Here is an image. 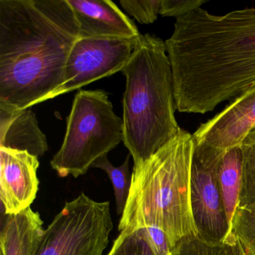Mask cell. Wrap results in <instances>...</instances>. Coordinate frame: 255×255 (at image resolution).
Here are the masks:
<instances>
[{"instance_id":"cell-12","label":"cell","mask_w":255,"mask_h":255,"mask_svg":"<svg viewBox=\"0 0 255 255\" xmlns=\"http://www.w3.org/2000/svg\"><path fill=\"white\" fill-rule=\"evenodd\" d=\"M0 147L27 151L38 158L44 156L48 142L32 109L0 108Z\"/></svg>"},{"instance_id":"cell-6","label":"cell","mask_w":255,"mask_h":255,"mask_svg":"<svg viewBox=\"0 0 255 255\" xmlns=\"http://www.w3.org/2000/svg\"><path fill=\"white\" fill-rule=\"evenodd\" d=\"M113 229L110 203L81 193L44 230L35 255H104Z\"/></svg>"},{"instance_id":"cell-23","label":"cell","mask_w":255,"mask_h":255,"mask_svg":"<svg viewBox=\"0 0 255 255\" xmlns=\"http://www.w3.org/2000/svg\"><path fill=\"white\" fill-rule=\"evenodd\" d=\"M225 245L230 248L232 255H248L240 242L234 236H231Z\"/></svg>"},{"instance_id":"cell-18","label":"cell","mask_w":255,"mask_h":255,"mask_svg":"<svg viewBox=\"0 0 255 255\" xmlns=\"http://www.w3.org/2000/svg\"><path fill=\"white\" fill-rule=\"evenodd\" d=\"M107 255H153L145 240L135 231L130 234L120 233Z\"/></svg>"},{"instance_id":"cell-11","label":"cell","mask_w":255,"mask_h":255,"mask_svg":"<svg viewBox=\"0 0 255 255\" xmlns=\"http://www.w3.org/2000/svg\"><path fill=\"white\" fill-rule=\"evenodd\" d=\"M80 26L81 38H139L138 28L111 0H67Z\"/></svg>"},{"instance_id":"cell-15","label":"cell","mask_w":255,"mask_h":255,"mask_svg":"<svg viewBox=\"0 0 255 255\" xmlns=\"http://www.w3.org/2000/svg\"><path fill=\"white\" fill-rule=\"evenodd\" d=\"M128 154L124 163L120 166H114L109 160L108 156L98 159L92 168H100L105 171L113 185L116 198V210L118 215L122 216L125 210L131 186V175L129 174V159Z\"/></svg>"},{"instance_id":"cell-2","label":"cell","mask_w":255,"mask_h":255,"mask_svg":"<svg viewBox=\"0 0 255 255\" xmlns=\"http://www.w3.org/2000/svg\"><path fill=\"white\" fill-rule=\"evenodd\" d=\"M80 34L67 0H0V108L43 103L64 83Z\"/></svg>"},{"instance_id":"cell-16","label":"cell","mask_w":255,"mask_h":255,"mask_svg":"<svg viewBox=\"0 0 255 255\" xmlns=\"http://www.w3.org/2000/svg\"><path fill=\"white\" fill-rule=\"evenodd\" d=\"M232 235L240 242L248 255H255V202L237 208L231 225Z\"/></svg>"},{"instance_id":"cell-22","label":"cell","mask_w":255,"mask_h":255,"mask_svg":"<svg viewBox=\"0 0 255 255\" xmlns=\"http://www.w3.org/2000/svg\"><path fill=\"white\" fill-rule=\"evenodd\" d=\"M207 2L206 0H161L159 14L177 19L201 8Z\"/></svg>"},{"instance_id":"cell-7","label":"cell","mask_w":255,"mask_h":255,"mask_svg":"<svg viewBox=\"0 0 255 255\" xmlns=\"http://www.w3.org/2000/svg\"><path fill=\"white\" fill-rule=\"evenodd\" d=\"M225 152L206 144H195L191 207L198 238L208 244L225 245L231 234L218 177Z\"/></svg>"},{"instance_id":"cell-9","label":"cell","mask_w":255,"mask_h":255,"mask_svg":"<svg viewBox=\"0 0 255 255\" xmlns=\"http://www.w3.org/2000/svg\"><path fill=\"white\" fill-rule=\"evenodd\" d=\"M255 127V86L232 100L220 113L201 124L192 134L195 144L218 150L240 147Z\"/></svg>"},{"instance_id":"cell-17","label":"cell","mask_w":255,"mask_h":255,"mask_svg":"<svg viewBox=\"0 0 255 255\" xmlns=\"http://www.w3.org/2000/svg\"><path fill=\"white\" fill-rule=\"evenodd\" d=\"M242 186L238 207L255 202V143L243 144Z\"/></svg>"},{"instance_id":"cell-21","label":"cell","mask_w":255,"mask_h":255,"mask_svg":"<svg viewBox=\"0 0 255 255\" xmlns=\"http://www.w3.org/2000/svg\"><path fill=\"white\" fill-rule=\"evenodd\" d=\"M148 245L153 255H172V249L165 233L154 226L137 230Z\"/></svg>"},{"instance_id":"cell-8","label":"cell","mask_w":255,"mask_h":255,"mask_svg":"<svg viewBox=\"0 0 255 255\" xmlns=\"http://www.w3.org/2000/svg\"><path fill=\"white\" fill-rule=\"evenodd\" d=\"M138 38L80 37L70 53L64 83L43 102L122 71L130 58Z\"/></svg>"},{"instance_id":"cell-20","label":"cell","mask_w":255,"mask_h":255,"mask_svg":"<svg viewBox=\"0 0 255 255\" xmlns=\"http://www.w3.org/2000/svg\"><path fill=\"white\" fill-rule=\"evenodd\" d=\"M172 255H232L226 245H212L196 238L187 239L173 249Z\"/></svg>"},{"instance_id":"cell-4","label":"cell","mask_w":255,"mask_h":255,"mask_svg":"<svg viewBox=\"0 0 255 255\" xmlns=\"http://www.w3.org/2000/svg\"><path fill=\"white\" fill-rule=\"evenodd\" d=\"M122 74L124 144L140 165L181 130L175 117L174 82L165 42L150 34L140 35Z\"/></svg>"},{"instance_id":"cell-10","label":"cell","mask_w":255,"mask_h":255,"mask_svg":"<svg viewBox=\"0 0 255 255\" xmlns=\"http://www.w3.org/2000/svg\"><path fill=\"white\" fill-rule=\"evenodd\" d=\"M39 160L29 152L0 147V198L5 215L29 208L39 188Z\"/></svg>"},{"instance_id":"cell-1","label":"cell","mask_w":255,"mask_h":255,"mask_svg":"<svg viewBox=\"0 0 255 255\" xmlns=\"http://www.w3.org/2000/svg\"><path fill=\"white\" fill-rule=\"evenodd\" d=\"M165 42L180 113H210L255 86V7L198 8L176 19Z\"/></svg>"},{"instance_id":"cell-3","label":"cell","mask_w":255,"mask_h":255,"mask_svg":"<svg viewBox=\"0 0 255 255\" xmlns=\"http://www.w3.org/2000/svg\"><path fill=\"white\" fill-rule=\"evenodd\" d=\"M194 151L192 134L181 129L147 160L133 166L119 232L157 227L166 234L172 250L183 240L198 237L191 207Z\"/></svg>"},{"instance_id":"cell-14","label":"cell","mask_w":255,"mask_h":255,"mask_svg":"<svg viewBox=\"0 0 255 255\" xmlns=\"http://www.w3.org/2000/svg\"><path fill=\"white\" fill-rule=\"evenodd\" d=\"M218 177L221 195L231 231L233 219L238 208L241 192V147L231 149L224 153L219 165Z\"/></svg>"},{"instance_id":"cell-13","label":"cell","mask_w":255,"mask_h":255,"mask_svg":"<svg viewBox=\"0 0 255 255\" xmlns=\"http://www.w3.org/2000/svg\"><path fill=\"white\" fill-rule=\"evenodd\" d=\"M1 255H35L44 234V222L31 207L17 213H2Z\"/></svg>"},{"instance_id":"cell-19","label":"cell","mask_w":255,"mask_h":255,"mask_svg":"<svg viewBox=\"0 0 255 255\" xmlns=\"http://www.w3.org/2000/svg\"><path fill=\"white\" fill-rule=\"evenodd\" d=\"M121 5L141 24H151L157 20L161 0H121Z\"/></svg>"},{"instance_id":"cell-5","label":"cell","mask_w":255,"mask_h":255,"mask_svg":"<svg viewBox=\"0 0 255 255\" xmlns=\"http://www.w3.org/2000/svg\"><path fill=\"white\" fill-rule=\"evenodd\" d=\"M124 141L123 119L103 90H80L74 97L62 147L50 161L61 177L84 175Z\"/></svg>"}]
</instances>
